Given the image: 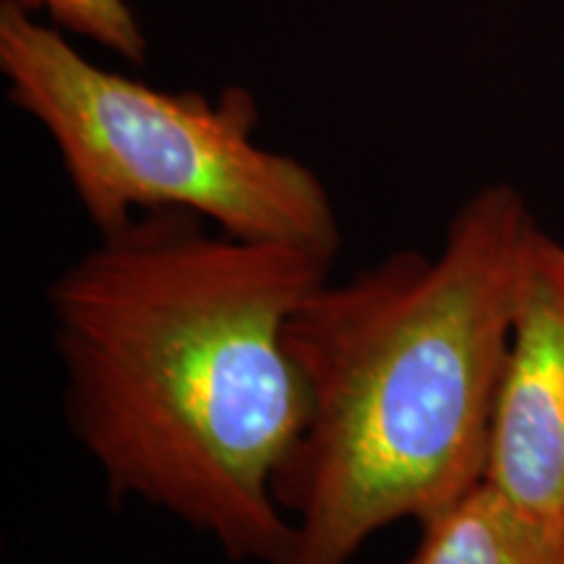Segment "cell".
<instances>
[{
  "label": "cell",
  "mask_w": 564,
  "mask_h": 564,
  "mask_svg": "<svg viewBox=\"0 0 564 564\" xmlns=\"http://www.w3.org/2000/svg\"><path fill=\"white\" fill-rule=\"evenodd\" d=\"M152 209L45 291L63 413L112 505L158 507L232 562L293 564L274 478L306 415L285 324L335 262Z\"/></svg>",
  "instance_id": "1"
},
{
  "label": "cell",
  "mask_w": 564,
  "mask_h": 564,
  "mask_svg": "<svg viewBox=\"0 0 564 564\" xmlns=\"http://www.w3.org/2000/svg\"><path fill=\"white\" fill-rule=\"evenodd\" d=\"M539 228L507 183L455 212L436 253L327 278L285 324L306 415L274 478L293 564H350L484 484L520 272Z\"/></svg>",
  "instance_id": "2"
},
{
  "label": "cell",
  "mask_w": 564,
  "mask_h": 564,
  "mask_svg": "<svg viewBox=\"0 0 564 564\" xmlns=\"http://www.w3.org/2000/svg\"><path fill=\"white\" fill-rule=\"evenodd\" d=\"M0 70L9 100L51 133L100 232L141 212L188 209L232 238L337 259L327 188L312 167L253 141L259 110L246 89L207 100L97 68L13 0L0 3Z\"/></svg>",
  "instance_id": "3"
},
{
  "label": "cell",
  "mask_w": 564,
  "mask_h": 564,
  "mask_svg": "<svg viewBox=\"0 0 564 564\" xmlns=\"http://www.w3.org/2000/svg\"><path fill=\"white\" fill-rule=\"evenodd\" d=\"M484 484L564 533V243L541 225L520 272Z\"/></svg>",
  "instance_id": "4"
},
{
  "label": "cell",
  "mask_w": 564,
  "mask_h": 564,
  "mask_svg": "<svg viewBox=\"0 0 564 564\" xmlns=\"http://www.w3.org/2000/svg\"><path fill=\"white\" fill-rule=\"evenodd\" d=\"M419 528L405 564H564V533L525 518L486 484Z\"/></svg>",
  "instance_id": "5"
},
{
  "label": "cell",
  "mask_w": 564,
  "mask_h": 564,
  "mask_svg": "<svg viewBox=\"0 0 564 564\" xmlns=\"http://www.w3.org/2000/svg\"><path fill=\"white\" fill-rule=\"evenodd\" d=\"M24 11L45 9L70 32L100 42L108 51L133 63L144 61L147 40L123 0H13Z\"/></svg>",
  "instance_id": "6"
}]
</instances>
